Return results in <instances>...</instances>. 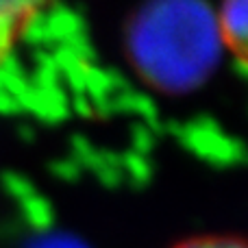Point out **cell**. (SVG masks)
<instances>
[{"label":"cell","mask_w":248,"mask_h":248,"mask_svg":"<svg viewBox=\"0 0 248 248\" xmlns=\"http://www.w3.org/2000/svg\"><path fill=\"white\" fill-rule=\"evenodd\" d=\"M20 248H90V246H87L83 240L74 237L72 233L48 229V231L35 233V235L29 237Z\"/></svg>","instance_id":"4"},{"label":"cell","mask_w":248,"mask_h":248,"mask_svg":"<svg viewBox=\"0 0 248 248\" xmlns=\"http://www.w3.org/2000/svg\"><path fill=\"white\" fill-rule=\"evenodd\" d=\"M174 248H248V240L240 235H201L181 242Z\"/></svg>","instance_id":"5"},{"label":"cell","mask_w":248,"mask_h":248,"mask_svg":"<svg viewBox=\"0 0 248 248\" xmlns=\"http://www.w3.org/2000/svg\"><path fill=\"white\" fill-rule=\"evenodd\" d=\"M222 44L235 55V59L248 68V2H227L218 16Z\"/></svg>","instance_id":"3"},{"label":"cell","mask_w":248,"mask_h":248,"mask_svg":"<svg viewBox=\"0 0 248 248\" xmlns=\"http://www.w3.org/2000/svg\"><path fill=\"white\" fill-rule=\"evenodd\" d=\"M218 16L205 2L144 4L124 24V48L141 81L163 94L205 85L220 59Z\"/></svg>","instance_id":"1"},{"label":"cell","mask_w":248,"mask_h":248,"mask_svg":"<svg viewBox=\"0 0 248 248\" xmlns=\"http://www.w3.org/2000/svg\"><path fill=\"white\" fill-rule=\"evenodd\" d=\"M44 4L0 2V63L11 59L16 46L35 29Z\"/></svg>","instance_id":"2"}]
</instances>
